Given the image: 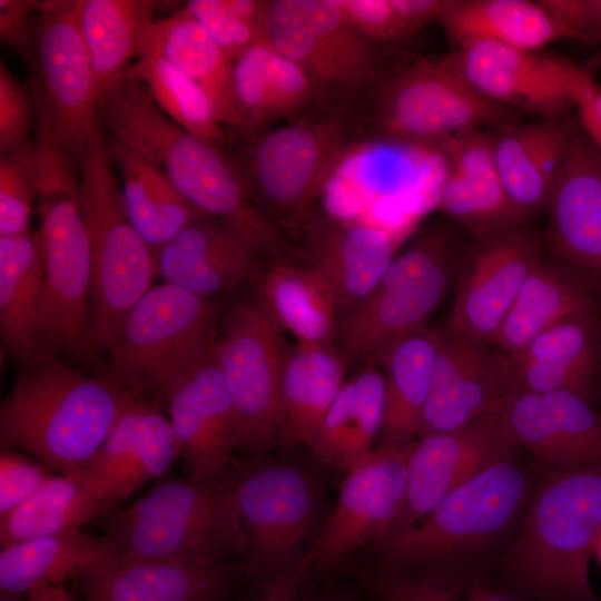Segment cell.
I'll return each instance as SVG.
<instances>
[{"mask_svg":"<svg viewBox=\"0 0 601 601\" xmlns=\"http://www.w3.org/2000/svg\"><path fill=\"white\" fill-rule=\"evenodd\" d=\"M526 471L511 459L469 479L420 522L371 545L375 564L398 570L465 565L503 535L532 499Z\"/></svg>","mask_w":601,"mask_h":601,"instance_id":"cell-5","label":"cell"},{"mask_svg":"<svg viewBox=\"0 0 601 601\" xmlns=\"http://www.w3.org/2000/svg\"><path fill=\"white\" fill-rule=\"evenodd\" d=\"M578 125L601 155V85L589 72L574 96Z\"/></svg>","mask_w":601,"mask_h":601,"instance_id":"cell-52","label":"cell"},{"mask_svg":"<svg viewBox=\"0 0 601 601\" xmlns=\"http://www.w3.org/2000/svg\"><path fill=\"white\" fill-rule=\"evenodd\" d=\"M601 46V45H600Z\"/></svg>","mask_w":601,"mask_h":601,"instance_id":"cell-59","label":"cell"},{"mask_svg":"<svg viewBox=\"0 0 601 601\" xmlns=\"http://www.w3.org/2000/svg\"><path fill=\"white\" fill-rule=\"evenodd\" d=\"M548 239L562 264L601 288V155L574 126L544 209Z\"/></svg>","mask_w":601,"mask_h":601,"instance_id":"cell-22","label":"cell"},{"mask_svg":"<svg viewBox=\"0 0 601 601\" xmlns=\"http://www.w3.org/2000/svg\"><path fill=\"white\" fill-rule=\"evenodd\" d=\"M209 298L161 283L126 315L109 349L106 376L138 400L166 406L173 387L211 349Z\"/></svg>","mask_w":601,"mask_h":601,"instance_id":"cell-7","label":"cell"},{"mask_svg":"<svg viewBox=\"0 0 601 601\" xmlns=\"http://www.w3.org/2000/svg\"><path fill=\"white\" fill-rule=\"evenodd\" d=\"M377 85L371 120L382 140L439 144L513 122V110L477 95L440 59H418Z\"/></svg>","mask_w":601,"mask_h":601,"instance_id":"cell-11","label":"cell"},{"mask_svg":"<svg viewBox=\"0 0 601 601\" xmlns=\"http://www.w3.org/2000/svg\"><path fill=\"white\" fill-rule=\"evenodd\" d=\"M440 337L441 331L424 325L392 341L377 357L385 377L381 444L407 442L417 436Z\"/></svg>","mask_w":601,"mask_h":601,"instance_id":"cell-38","label":"cell"},{"mask_svg":"<svg viewBox=\"0 0 601 601\" xmlns=\"http://www.w3.org/2000/svg\"><path fill=\"white\" fill-rule=\"evenodd\" d=\"M166 407L185 474L206 480L225 473L242 451L243 431L214 345L173 387Z\"/></svg>","mask_w":601,"mask_h":601,"instance_id":"cell-19","label":"cell"},{"mask_svg":"<svg viewBox=\"0 0 601 601\" xmlns=\"http://www.w3.org/2000/svg\"><path fill=\"white\" fill-rule=\"evenodd\" d=\"M580 41L601 45V0H539Z\"/></svg>","mask_w":601,"mask_h":601,"instance_id":"cell-51","label":"cell"},{"mask_svg":"<svg viewBox=\"0 0 601 601\" xmlns=\"http://www.w3.org/2000/svg\"><path fill=\"white\" fill-rule=\"evenodd\" d=\"M41 2L0 0V41L29 63L35 53V23Z\"/></svg>","mask_w":601,"mask_h":601,"instance_id":"cell-50","label":"cell"},{"mask_svg":"<svg viewBox=\"0 0 601 601\" xmlns=\"http://www.w3.org/2000/svg\"><path fill=\"white\" fill-rule=\"evenodd\" d=\"M115 509L116 504L75 479L56 473L29 499L0 515V545L82 530Z\"/></svg>","mask_w":601,"mask_h":601,"instance_id":"cell-42","label":"cell"},{"mask_svg":"<svg viewBox=\"0 0 601 601\" xmlns=\"http://www.w3.org/2000/svg\"><path fill=\"white\" fill-rule=\"evenodd\" d=\"M348 22L372 42H392L413 33L391 0H337Z\"/></svg>","mask_w":601,"mask_h":601,"instance_id":"cell-49","label":"cell"},{"mask_svg":"<svg viewBox=\"0 0 601 601\" xmlns=\"http://www.w3.org/2000/svg\"><path fill=\"white\" fill-rule=\"evenodd\" d=\"M144 42L157 49L205 91L227 134L246 131L234 90L235 60L206 33L184 4L157 19Z\"/></svg>","mask_w":601,"mask_h":601,"instance_id":"cell-33","label":"cell"},{"mask_svg":"<svg viewBox=\"0 0 601 601\" xmlns=\"http://www.w3.org/2000/svg\"><path fill=\"white\" fill-rule=\"evenodd\" d=\"M345 355L333 346L297 345L286 352L278 386V444L311 449L345 380Z\"/></svg>","mask_w":601,"mask_h":601,"instance_id":"cell-31","label":"cell"},{"mask_svg":"<svg viewBox=\"0 0 601 601\" xmlns=\"http://www.w3.org/2000/svg\"><path fill=\"white\" fill-rule=\"evenodd\" d=\"M402 230L329 215L312 216L306 223L304 255L331 287L339 313L353 309L375 289L395 257Z\"/></svg>","mask_w":601,"mask_h":601,"instance_id":"cell-25","label":"cell"},{"mask_svg":"<svg viewBox=\"0 0 601 601\" xmlns=\"http://www.w3.org/2000/svg\"><path fill=\"white\" fill-rule=\"evenodd\" d=\"M78 205L92 257V338L109 352L132 306L157 276L155 253L126 213L106 138L79 166Z\"/></svg>","mask_w":601,"mask_h":601,"instance_id":"cell-9","label":"cell"},{"mask_svg":"<svg viewBox=\"0 0 601 601\" xmlns=\"http://www.w3.org/2000/svg\"><path fill=\"white\" fill-rule=\"evenodd\" d=\"M282 331L258 302L239 303L226 316L214 344L242 425V451L254 456L278 444L277 397L286 354Z\"/></svg>","mask_w":601,"mask_h":601,"instance_id":"cell-14","label":"cell"},{"mask_svg":"<svg viewBox=\"0 0 601 601\" xmlns=\"http://www.w3.org/2000/svg\"><path fill=\"white\" fill-rule=\"evenodd\" d=\"M121 551L106 534L82 530L1 548L0 597H26L41 584L73 585Z\"/></svg>","mask_w":601,"mask_h":601,"instance_id":"cell-32","label":"cell"},{"mask_svg":"<svg viewBox=\"0 0 601 601\" xmlns=\"http://www.w3.org/2000/svg\"><path fill=\"white\" fill-rule=\"evenodd\" d=\"M358 577L378 601H531L469 565L398 570L372 564Z\"/></svg>","mask_w":601,"mask_h":601,"instance_id":"cell-43","label":"cell"},{"mask_svg":"<svg viewBox=\"0 0 601 601\" xmlns=\"http://www.w3.org/2000/svg\"><path fill=\"white\" fill-rule=\"evenodd\" d=\"M26 601H78L66 585L41 584L32 589Z\"/></svg>","mask_w":601,"mask_h":601,"instance_id":"cell-55","label":"cell"},{"mask_svg":"<svg viewBox=\"0 0 601 601\" xmlns=\"http://www.w3.org/2000/svg\"><path fill=\"white\" fill-rule=\"evenodd\" d=\"M43 272L39 230L0 236V334L20 370L47 352L41 327Z\"/></svg>","mask_w":601,"mask_h":601,"instance_id":"cell-30","label":"cell"},{"mask_svg":"<svg viewBox=\"0 0 601 601\" xmlns=\"http://www.w3.org/2000/svg\"><path fill=\"white\" fill-rule=\"evenodd\" d=\"M575 125L563 118L509 122L491 134L495 165L514 208L528 220L544 211Z\"/></svg>","mask_w":601,"mask_h":601,"instance_id":"cell-29","label":"cell"},{"mask_svg":"<svg viewBox=\"0 0 601 601\" xmlns=\"http://www.w3.org/2000/svg\"><path fill=\"white\" fill-rule=\"evenodd\" d=\"M56 473L33 456L16 449L0 450V515L16 509Z\"/></svg>","mask_w":601,"mask_h":601,"instance_id":"cell-48","label":"cell"},{"mask_svg":"<svg viewBox=\"0 0 601 601\" xmlns=\"http://www.w3.org/2000/svg\"><path fill=\"white\" fill-rule=\"evenodd\" d=\"M515 447L496 408L457 428L418 437L405 505L390 533L420 522L455 487L511 459Z\"/></svg>","mask_w":601,"mask_h":601,"instance_id":"cell-17","label":"cell"},{"mask_svg":"<svg viewBox=\"0 0 601 601\" xmlns=\"http://www.w3.org/2000/svg\"><path fill=\"white\" fill-rule=\"evenodd\" d=\"M318 102L277 128L228 134L234 166L270 219L306 224L335 171L366 140L346 106Z\"/></svg>","mask_w":601,"mask_h":601,"instance_id":"cell-3","label":"cell"},{"mask_svg":"<svg viewBox=\"0 0 601 601\" xmlns=\"http://www.w3.org/2000/svg\"><path fill=\"white\" fill-rule=\"evenodd\" d=\"M119 174L129 220L156 253L185 227L208 216L197 209L154 162L115 137L106 139Z\"/></svg>","mask_w":601,"mask_h":601,"instance_id":"cell-35","label":"cell"},{"mask_svg":"<svg viewBox=\"0 0 601 601\" xmlns=\"http://www.w3.org/2000/svg\"><path fill=\"white\" fill-rule=\"evenodd\" d=\"M414 444H381L346 472L335 506L308 550L312 569H334L391 532L405 505Z\"/></svg>","mask_w":601,"mask_h":601,"instance_id":"cell-15","label":"cell"},{"mask_svg":"<svg viewBox=\"0 0 601 601\" xmlns=\"http://www.w3.org/2000/svg\"><path fill=\"white\" fill-rule=\"evenodd\" d=\"M246 582L240 561L149 559L120 552L72 587L85 601H229Z\"/></svg>","mask_w":601,"mask_h":601,"instance_id":"cell-18","label":"cell"},{"mask_svg":"<svg viewBox=\"0 0 601 601\" xmlns=\"http://www.w3.org/2000/svg\"><path fill=\"white\" fill-rule=\"evenodd\" d=\"M447 0H391V3L412 33L437 19Z\"/></svg>","mask_w":601,"mask_h":601,"instance_id":"cell-54","label":"cell"},{"mask_svg":"<svg viewBox=\"0 0 601 601\" xmlns=\"http://www.w3.org/2000/svg\"><path fill=\"white\" fill-rule=\"evenodd\" d=\"M125 554L167 560H235L245 551L231 466L221 475L160 481L97 521Z\"/></svg>","mask_w":601,"mask_h":601,"instance_id":"cell-4","label":"cell"},{"mask_svg":"<svg viewBox=\"0 0 601 601\" xmlns=\"http://www.w3.org/2000/svg\"><path fill=\"white\" fill-rule=\"evenodd\" d=\"M36 199L37 162L32 139L22 150L0 156V236L30 231Z\"/></svg>","mask_w":601,"mask_h":601,"instance_id":"cell-45","label":"cell"},{"mask_svg":"<svg viewBox=\"0 0 601 601\" xmlns=\"http://www.w3.org/2000/svg\"><path fill=\"white\" fill-rule=\"evenodd\" d=\"M184 8L234 60L264 41V26L235 14L225 0H190Z\"/></svg>","mask_w":601,"mask_h":601,"instance_id":"cell-46","label":"cell"},{"mask_svg":"<svg viewBox=\"0 0 601 601\" xmlns=\"http://www.w3.org/2000/svg\"><path fill=\"white\" fill-rule=\"evenodd\" d=\"M439 59L484 99L540 119L565 117L589 73L565 58L491 41L452 49Z\"/></svg>","mask_w":601,"mask_h":601,"instance_id":"cell-16","label":"cell"},{"mask_svg":"<svg viewBox=\"0 0 601 601\" xmlns=\"http://www.w3.org/2000/svg\"><path fill=\"white\" fill-rule=\"evenodd\" d=\"M542 260L524 226L481 240L459 280L447 329L492 344L522 285Z\"/></svg>","mask_w":601,"mask_h":601,"instance_id":"cell-20","label":"cell"},{"mask_svg":"<svg viewBox=\"0 0 601 601\" xmlns=\"http://www.w3.org/2000/svg\"><path fill=\"white\" fill-rule=\"evenodd\" d=\"M594 555H597V558L599 560V563L601 565V536H600V539H599V541L597 543Z\"/></svg>","mask_w":601,"mask_h":601,"instance_id":"cell-58","label":"cell"},{"mask_svg":"<svg viewBox=\"0 0 601 601\" xmlns=\"http://www.w3.org/2000/svg\"><path fill=\"white\" fill-rule=\"evenodd\" d=\"M79 173L53 171L38 181L45 272L41 327L45 348L72 365L98 368L92 338V257L78 205Z\"/></svg>","mask_w":601,"mask_h":601,"instance_id":"cell-8","label":"cell"},{"mask_svg":"<svg viewBox=\"0 0 601 601\" xmlns=\"http://www.w3.org/2000/svg\"><path fill=\"white\" fill-rule=\"evenodd\" d=\"M516 446L552 473L601 466V414L570 392L508 394L496 407Z\"/></svg>","mask_w":601,"mask_h":601,"instance_id":"cell-21","label":"cell"},{"mask_svg":"<svg viewBox=\"0 0 601 601\" xmlns=\"http://www.w3.org/2000/svg\"><path fill=\"white\" fill-rule=\"evenodd\" d=\"M247 582L256 587L294 564L317 514L318 491L311 475L286 462H233Z\"/></svg>","mask_w":601,"mask_h":601,"instance_id":"cell-12","label":"cell"},{"mask_svg":"<svg viewBox=\"0 0 601 601\" xmlns=\"http://www.w3.org/2000/svg\"><path fill=\"white\" fill-rule=\"evenodd\" d=\"M510 392L508 361L500 349L445 328L417 437L465 425L494 411Z\"/></svg>","mask_w":601,"mask_h":601,"instance_id":"cell-23","label":"cell"},{"mask_svg":"<svg viewBox=\"0 0 601 601\" xmlns=\"http://www.w3.org/2000/svg\"><path fill=\"white\" fill-rule=\"evenodd\" d=\"M26 597H0V601H26Z\"/></svg>","mask_w":601,"mask_h":601,"instance_id":"cell-57","label":"cell"},{"mask_svg":"<svg viewBox=\"0 0 601 601\" xmlns=\"http://www.w3.org/2000/svg\"><path fill=\"white\" fill-rule=\"evenodd\" d=\"M450 277L447 240L431 229L395 256L375 289L339 319L342 353L374 364L392 341L425 325Z\"/></svg>","mask_w":601,"mask_h":601,"instance_id":"cell-13","label":"cell"},{"mask_svg":"<svg viewBox=\"0 0 601 601\" xmlns=\"http://www.w3.org/2000/svg\"><path fill=\"white\" fill-rule=\"evenodd\" d=\"M263 257L244 235L210 216L189 224L155 253L157 276L205 298L256 275Z\"/></svg>","mask_w":601,"mask_h":601,"instance_id":"cell-28","label":"cell"},{"mask_svg":"<svg viewBox=\"0 0 601 601\" xmlns=\"http://www.w3.org/2000/svg\"><path fill=\"white\" fill-rule=\"evenodd\" d=\"M312 569V558L305 552L294 564L259 585L252 601H298L305 577Z\"/></svg>","mask_w":601,"mask_h":601,"instance_id":"cell-53","label":"cell"},{"mask_svg":"<svg viewBox=\"0 0 601 601\" xmlns=\"http://www.w3.org/2000/svg\"><path fill=\"white\" fill-rule=\"evenodd\" d=\"M139 401L110 378L46 352L22 368L0 404L1 446L70 475L102 445L121 414Z\"/></svg>","mask_w":601,"mask_h":601,"instance_id":"cell-1","label":"cell"},{"mask_svg":"<svg viewBox=\"0 0 601 601\" xmlns=\"http://www.w3.org/2000/svg\"><path fill=\"white\" fill-rule=\"evenodd\" d=\"M126 72L145 85L156 105L176 124L227 149V131L205 91L157 49L142 41L137 59Z\"/></svg>","mask_w":601,"mask_h":601,"instance_id":"cell-44","label":"cell"},{"mask_svg":"<svg viewBox=\"0 0 601 601\" xmlns=\"http://www.w3.org/2000/svg\"><path fill=\"white\" fill-rule=\"evenodd\" d=\"M233 79L245 132L292 119L319 101L303 70L264 41L235 59Z\"/></svg>","mask_w":601,"mask_h":601,"instance_id":"cell-37","label":"cell"},{"mask_svg":"<svg viewBox=\"0 0 601 601\" xmlns=\"http://www.w3.org/2000/svg\"><path fill=\"white\" fill-rule=\"evenodd\" d=\"M80 0H45L35 23L29 88L36 148L79 169L104 140L99 90L79 27Z\"/></svg>","mask_w":601,"mask_h":601,"instance_id":"cell-6","label":"cell"},{"mask_svg":"<svg viewBox=\"0 0 601 601\" xmlns=\"http://www.w3.org/2000/svg\"><path fill=\"white\" fill-rule=\"evenodd\" d=\"M384 411V374L367 364L344 382L309 450L324 464L346 473L374 451Z\"/></svg>","mask_w":601,"mask_h":601,"instance_id":"cell-36","label":"cell"},{"mask_svg":"<svg viewBox=\"0 0 601 601\" xmlns=\"http://www.w3.org/2000/svg\"><path fill=\"white\" fill-rule=\"evenodd\" d=\"M594 299L569 267L542 258L522 285L493 345L504 355L515 354L562 321L595 309Z\"/></svg>","mask_w":601,"mask_h":601,"instance_id":"cell-40","label":"cell"},{"mask_svg":"<svg viewBox=\"0 0 601 601\" xmlns=\"http://www.w3.org/2000/svg\"><path fill=\"white\" fill-rule=\"evenodd\" d=\"M178 459L168 416L139 400L121 414L99 450L69 476L117 505L160 479Z\"/></svg>","mask_w":601,"mask_h":601,"instance_id":"cell-24","label":"cell"},{"mask_svg":"<svg viewBox=\"0 0 601 601\" xmlns=\"http://www.w3.org/2000/svg\"><path fill=\"white\" fill-rule=\"evenodd\" d=\"M601 536V466L554 472L532 495L494 581L531 601H600L590 561Z\"/></svg>","mask_w":601,"mask_h":601,"instance_id":"cell-2","label":"cell"},{"mask_svg":"<svg viewBox=\"0 0 601 601\" xmlns=\"http://www.w3.org/2000/svg\"><path fill=\"white\" fill-rule=\"evenodd\" d=\"M264 42L303 70L323 102L346 106L380 77L374 42L348 22L337 0L269 1Z\"/></svg>","mask_w":601,"mask_h":601,"instance_id":"cell-10","label":"cell"},{"mask_svg":"<svg viewBox=\"0 0 601 601\" xmlns=\"http://www.w3.org/2000/svg\"><path fill=\"white\" fill-rule=\"evenodd\" d=\"M445 162L436 208L481 240L522 227L502 185L491 134L474 130L439 142Z\"/></svg>","mask_w":601,"mask_h":601,"instance_id":"cell-26","label":"cell"},{"mask_svg":"<svg viewBox=\"0 0 601 601\" xmlns=\"http://www.w3.org/2000/svg\"><path fill=\"white\" fill-rule=\"evenodd\" d=\"M155 0H80L79 27L100 93L137 59L154 24Z\"/></svg>","mask_w":601,"mask_h":601,"instance_id":"cell-41","label":"cell"},{"mask_svg":"<svg viewBox=\"0 0 601 601\" xmlns=\"http://www.w3.org/2000/svg\"><path fill=\"white\" fill-rule=\"evenodd\" d=\"M258 288V303L299 345H334L339 308L328 284L308 265L270 263Z\"/></svg>","mask_w":601,"mask_h":601,"instance_id":"cell-39","label":"cell"},{"mask_svg":"<svg viewBox=\"0 0 601 601\" xmlns=\"http://www.w3.org/2000/svg\"><path fill=\"white\" fill-rule=\"evenodd\" d=\"M316 601H358V600H356L349 593L342 592V591H333V592H328V593L322 595Z\"/></svg>","mask_w":601,"mask_h":601,"instance_id":"cell-56","label":"cell"},{"mask_svg":"<svg viewBox=\"0 0 601 601\" xmlns=\"http://www.w3.org/2000/svg\"><path fill=\"white\" fill-rule=\"evenodd\" d=\"M436 22L453 49L491 41L538 51L555 40H578L539 0H447Z\"/></svg>","mask_w":601,"mask_h":601,"instance_id":"cell-34","label":"cell"},{"mask_svg":"<svg viewBox=\"0 0 601 601\" xmlns=\"http://www.w3.org/2000/svg\"><path fill=\"white\" fill-rule=\"evenodd\" d=\"M35 105L30 88L0 62V155L26 148L32 139Z\"/></svg>","mask_w":601,"mask_h":601,"instance_id":"cell-47","label":"cell"},{"mask_svg":"<svg viewBox=\"0 0 601 601\" xmlns=\"http://www.w3.org/2000/svg\"><path fill=\"white\" fill-rule=\"evenodd\" d=\"M505 356L510 393L570 392L592 402L601 365L597 308L562 321Z\"/></svg>","mask_w":601,"mask_h":601,"instance_id":"cell-27","label":"cell"}]
</instances>
